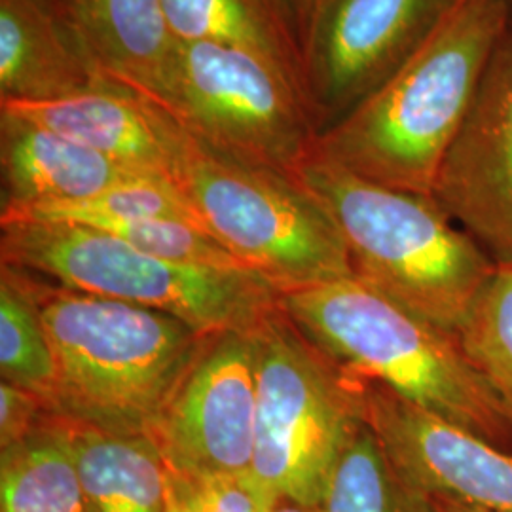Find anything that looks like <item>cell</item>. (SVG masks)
<instances>
[{
	"mask_svg": "<svg viewBox=\"0 0 512 512\" xmlns=\"http://www.w3.org/2000/svg\"><path fill=\"white\" fill-rule=\"evenodd\" d=\"M274 512H317V509H308V507H300L296 503H289V501H279Z\"/></svg>",
	"mask_w": 512,
	"mask_h": 512,
	"instance_id": "obj_29",
	"label": "cell"
},
{
	"mask_svg": "<svg viewBox=\"0 0 512 512\" xmlns=\"http://www.w3.org/2000/svg\"><path fill=\"white\" fill-rule=\"evenodd\" d=\"M296 177L336 222L353 277L458 334L497 264L433 196L370 183L315 150Z\"/></svg>",
	"mask_w": 512,
	"mask_h": 512,
	"instance_id": "obj_4",
	"label": "cell"
},
{
	"mask_svg": "<svg viewBox=\"0 0 512 512\" xmlns=\"http://www.w3.org/2000/svg\"><path fill=\"white\" fill-rule=\"evenodd\" d=\"M281 308L353 376L384 385L512 452L501 403L456 332L440 329L357 277L283 291Z\"/></svg>",
	"mask_w": 512,
	"mask_h": 512,
	"instance_id": "obj_3",
	"label": "cell"
},
{
	"mask_svg": "<svg viewBox=\"0 0 512 512\" xmlns=\"http://www.w3.org/2000/svg\"><path fill=\"white\" fill-rule=\"evenodd\" d=\"M459 340L494 389L512 431V268L497 266L478 294Z\"/></svg>",
	"mask_w": 512,
	"mask_h": 512,
	"instance_id": "obj_23",
	"label": "cell"
},
{
	"mask_svg": "<svg viewBox=\"0 0 512 512\" xmlns=\"http://www.w3.org/2000/svg\"><path fill=\"white\" fill-rule=\"evenodd\" d=\"M109 82L59 0H0V101H55Z\"/></svg>",
	"mask_w": 512,
	"mask_h": 512,
	"instance_id": "obj_15",
	"label": "cell"
},
{
	"mask_svg": "<svg viewBox=\"0 0 512 512\" xmlns=\"http://www.w3.org/2000/svg\"><path fill=\"white\" fill-rule=\"evenodd\" d=\"M42 128L92 148L139 173L171 179L181 126L162 105L116 84H105L73 97L18 103L0 101Z\"/></svg>",
	"mask_w": 512,
	"mask_h": 512,
	"instance_id": "obj_13",
	"label": "cell"
},
{
	"mask_svg": "<svg viewBox=\"0 0 512 512\" xmlns=\"http://www.w3.org/2000/svg\"><path fill=\"white\" fill-rule=\"evenodd\" d=\"M2 264L78 293L128 302L220 336L256 330L281 302V291L256 270L169 262L109 232L69 224L0 222Z\"/></svg>",
	"mask_w": 512,
	"mask_h": 512,
	"instance_id": "obj_5",
	"label": "cell"
},
{
	"mask_svg": "<svg viewBox=\"0 0 512 512\" xmlns=\"http://www.w3.org/2000/svg\"><path fill=\"white\" fill-rule=\"evenodd\" d=\"M365 416L387 458L425 494L512 512V452L365 382Z\"/></svg>",
	"mask_w": 512,
	"mask_h": 512,
	"instance_id": "obj_12",
	"label": "cell"
},
{
	"mask_svg": "<svg viewBox=\"0 0 512 512\" xmlns=\"http://www.w3.org/2000/svg\"><path fill=\"white\" fill-rule=\"evenodd\" d=\"M23 274L54 357L46 414L76 427L148 437L217 336L162 311Z\"/></svg>",
	"mask_w": 512,
	"mask_h": 512,
	"instance_id": "obj_1",
	"label": "cell"
},
{
	"mask_svg": "<svg viewBox=\"0 0 512 512\" xmlns=\"http://www.w3.org/2000/svg\"><path fill=\"white\" fill-rule=\"evenodd\" d=\"M511 10L512 0H459L403 69L323 131L313 150L370 183L433 196L486 69L511 33Z\"/></svg>",
	"mask_w": 512,
	"mask_h": 512,
	"instance_id": "obj_2",
	"label": "cell"
},
{
	"mask_svg": "<svg viewBox=\"0 0 512 512\" xmlns=\"http://www.w3.org/2000/svg\"><path fill=\"white\" fill-rule=\"evenodd\" d=\"M256 330L217 336L152 425L169 473L186 478L253 473Z\"/></svg>",
	"mask_w": 512,
	"mask_h": 512,
	"instance_id": "obj_10",
	"label": "cell"
},
{
	"mask_svg": "<svg viewBox=\"0 0 512 512\" xmlns=\"http://www.w3.org/2000/svg\"><path fill=\"white\" fill-rule=\"evenodd\" d=\"M167 219L190 222L205 230L202 220L186 202L183 192L164 177H143L114 186L107 192L84 200L37 207L12 215H0V222L40 220V222H69L80 226H99L114 220ZM211 234V232H209Z\"/></svg>",
	"mask_w": 512,
	"mask_h": 512,
	"instance_id": "obj_22",
	"label": "cell"
},
{
	"mask_svg": "<svg viewBox=\"0 0 512 512\" xmlns=\"http://www.w3.org/2000/svg\"><path fill=\"white\" fill-rule=\"evenodd\" d=\"M0 372L2 382L50 393L54 357L29 281L18 268L0 262ZM44 404V403H42Z\"/></svg>",
	"mask_w": 512,
	"mask_h": 512,
	"instance_id": "obj_21",
	"label": "cell"
},
{
	"mask_svg": "<svg viewBox=\"0 0 512 512\" xmlns=\"http://www.w3.org/2000/svg\"><path fill=\"white\" fill-rule=\"evenodd\" d=\"M103 76L158 101L177 38L162 0H59Z\"/></svg>",
	"mask_w": 512,
	"mask_h": 512,
	"instance_id": "obj_16",
	"label": "cell"
},
{
	"mask_svg": "<svg viewBox=\"0 0 512 512\" xmlns=\"http://www.w3.org/2000/svg\"><path fill=\"white\" fill-rule=\"evenodd\" d=\"M459 0H336L300 52L317 137L401 71Z\"/></svg>",
	"mask_w": 512,
	"mask_h": 512,
	"instance_id": "obj_9",
	"label": "cell"
},
{
	"mask_svg": "<svg viewBox=\"0 0 512 512\" xmlns=\"http://www.w3.org/2000/svg\"><path fill=\"white\" fill-rule=\"evenodd\" d=\"M0 171V215L84 202L114 186L154 177L6 109H0Z\"/></svg>",
	"mask_w": 512,
	"mask_h": 512,
	"instance_id": "obj_14",
	"label": "cell"
},
{
	"mask_svg": "<svg viewBox=\"0 0 512 512\" xmlns=\"http://www.w3.org/2000/svg\"><path fill=\"white\" fill-rule=\"evenodd\" d=\"M336 0H274L277 14L293 38L298 54L310 37L315 23Z\"/></svg>",
	"mask_w": 512,
	"mask_h": 512,
	"instance_id": "obj_27",
	"label": "cell"
},
{
	"mask_svg": "<svg viewBox=\"0 0 512 512\" xmlns=\"http://www.w3.org/2000/svg\"><path fill=\"white\" fill-rule=\"evenodd\" d=\"M154 103L205 143L293 175L317 141L293 78L236 46L177 40Z\"/></svg>",
	"mask_w": 512,
	"mask_h": 512,
	"instance_id": "obj_8",
	"label": "cell"
},
{
	"mask_svg": "<svg viewBox=\"0 0 512 512\" xmlns=\"http://www.w3.org/2000/svg\"><path fill=\"white\" fill-rule=\"evenodd\" d=\"M433 198L497 266L512 268V33L486 69Z\"/></svg>",
	"mask_w": 512,
	"mask_h": 512,
	"instance_id": "obj_11",
	"label": "cell"
},
{
	"mask_svg": "<svg viewBox=\"0 0 512 512\" xmlns=\"http://www.w3.org/2000/svg\"><path fill=\"white\" fill-rule=\"evenodd\" d=\"M317 512H440V507L401 475L366 423L338 459Z\"/></svg>",
	"mask_w": 512,
	"mask_h": 512,
	"instance_id": "obj_20",
	"label": "cell"
},
{
	"mask_svg": "<svg viewBox=\"0 0 512 512\" xmlns=\"http://www.w3.org/2000/svg\"><path fill=\"white\" fill-rule=\"evenodd\" d=\"M0 512H90L59 421L0 448Z\"/></svg>",
	"mask_w": 512,
	"mask_h": 512,
	"instance_id": "obj_18",
	"label": "cell"
},
{
	"mask_svg": "<svg viewBox=\"0 0 512 512\" xmlns=\"http://www.w3.org/2000/svg\"><path fill=\"white\" fill-rule=\"evenodd\" d=\"M169 499L179 512H274L279 503L253 473L207 478L169 473Z\"/></svg>",
	"mask_w": 512,
	"mask_h": 512,
	"instance_id": "obj_25",
	"label": "cell"
},
{
	"mask_svg": "<svg viewBox=\"0 0 512 512\" xmlns=\"http://www.w3.org/2000/svg\"><path fill=\"white\" fill-rule=\"evenodd\" d=\"M437 501H439L440 512H488L484 511V509L471 507V505H465V503L450 501V499H437Z\"/></svg>",
	"mask_w": 512,
	"mask_h": 512,
	"instance_id": "obj_28",
	"label": "cell"
},
{
	"mask_svg": "<svg viewBox=\"0 0 512 512\" xmlns=\"http://www.w3.org/2000/svg\"><path fill=\"white\" fill-rule=\"evenodd\" d=\"M59 425L90 512H169V469L147 435Z\"/></svg>",
	"mask_w": 512,
	"mask_h": 512,
	"instance_id": "obj_17",
	"label": "cell"
},
{
	"mask_svg": "<svg viewBox=\"0 0 512 512\" xmlns=\"http://www.w3.org/2000/svg\"><path fill=\"white\" fill-rule=\"evenodd\" d=\"M48 420L37 393L18 385L0 384V448L25 439Z\"/></svg>",
	"mask_w": 512,
	"mask_h": 512,
	"instance_id": "obj_26",
	"label": "cell"
},
{
	"mask_svg": "<svg viewBox=\"0 0 512 512\" xmlns=\"http://www.w3.org/2000/svg\"><path fill=\"white\" fill-rule=\"evenodd\" d=\"M177 40L215 42L262 55L289 74L302 93L300 54L274 0H162Z\"/></svg>",
	"mask_w": 512,
	"mask_h": 512,
	"instance_id": "obj_19",
	"label": "cell"
},
{
	"mask_svg": "<svg viewBox=\"0 0 512 512\" xmlns=\"http://www.w3.org/2000/svg\"><path fill=\"white\" fill-rule=\"evenodd\" d=\"M179 126L171 181L243 264L281 293L353 277L336 222L296 175L243 160Z\"/></svg>",
	"mask_w": 512,
	"mask_h": 512,
	"instance_id": "obj_6",
	"label": "cell"
},
{
	"mask_svg": "<svg viewBox=\"0 0 512 512\" xmlns=\"http://www.w3.org/2000/svg\"><path fill=\"white\" fill-rule=\"evenodd\" d=\"M169 512H179L177 511V507L173 505V501H171V499H169Z\"/></svg>",
	"mask_w": 512,
	"mask_h": 512,
	"instance_id": "obj_30",
	"label": "cell"
},
{
	"mask_svg": "<svg viewBox=\"0 0 512 512\" xmlns=\"http://www.w3.org/2000/svg\"><path fill=\"white\" fill-rule=\"evenodd\" d=\"M128 241L135 249L169 262L253 270L243 264L222 241L190 222L167 219L114 220L90 226Z\"/></svg>",
	"mask_w": 512,
	"mask_h": 512,
	"instance_id": "obj_24",
	"label": "cell"
},
{
	"mask_svg": "<svg viewBox=\"0 0 512 512\" xmlns=\"http://www.w3.org/2000/svg\"><path fill=\"white\" fill-rule=\"evenodd\" d=\"M255 334L253 475L279 501L317 509L342 452L366 425L365 380L317 348L281 302Z\"/></svg>",
	"mask_w": 512,
	"mask_h": 512,
	"instance_id": "obj_7",
	"label": "cell"
}]
</instances>
